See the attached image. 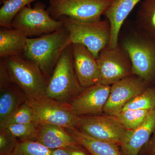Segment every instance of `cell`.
Returning <instances> with one entry per match:
<instances>
[{"mask_svg":"<svg viewBox=\"0 0 155 155\" xmlns=\"http://www.w3.org/2000/svg\"><path fill=\"white\" fill-rule=\"evenodd\" d=\"M67 130L92 155H122L118 145L93 138L76 128Z\"/></svg>","mask_w":155,"mask_h":155,"instance_id":"d6986e66","label":"cell"},{"mask_svg":"<svg viewBox=\"0 0 155 155\" xmlns=\"http://www.w3.org/2000/svg\"><path fill=\"white\" fill-rule=\"evenodd\" d=\"M152 148L153 153L155 152V134L153 139L152 142Z\"/></svg>","mask_w":155,"mask_h":155,"instance_id":"f546056e","label":"cell"},{"mask_svg":"<svg viewBox=\"0 0 155 155\" xmlns=\"http://www.w3.org/2000/svg\"><path fill=\"white\" fill-rule=\"evenodd\" d=\"M35 140L51 150L80 145L67 129L51 125H38Z\"/></svg>","mask_w":155,"mask_h":155,"instance_id":"2e32d148","label":"cell"},{"mask_svg":"<svg viewBox=\"0 0 155 155\" xmlns=\"http://www.w3.org/2000/svg\"><path fill=\"white\" fill-rule=\"evenodd\" d=\"M18 142L17 139L6 129H0V155H10Z\"/></svg>","mask_w":155,"mask_h":155,"instance_id":"4316f807","label":"cell"},{"mask_svg":"<svg viewBox=\"0 0 155 155\" xmlns=\"http://www.w3.org/2000/svg\"><path fill=\"white\" fill-rule=\"evenodd\" d=\"M12 82L22 90L26 100L45 96L48 80L37 66L24 56L1 58Z\"/></svg>","mask_w":155,"mask_h":155,"instance_id":"3957f363","label":"cell"},{"mask_svg":"<svg viewBox=\"0 0 155 155\" xmlns=\"http://www.w3.org/2000/svg\"><path fill=\"white\" fill-rule=\"evenodd\" d=\"M154 109L125 110L114 116L127 130H132L141 125Z\"/></svg>","mask_w":155,"mask_h":155,"instance_id":"7402d4cb","label":"cell"},{"mask_svg":"<svg viewBox=\"0 0 155 155\" xmlns=\"http://www.w3.org/2000/svg\"><path fill=\"white\" fill-rule=\"evenodd\" d=\"M153 155H155V152L153 153Z\"/></svg>","mask_w":155,"mask_h":155,"instance_id":"4dcf8cb0","label":"cell"},{"mask_svg":"<svg viewBox=\"0 0 155 155\" xmlns=\"http://www.w3.org/2000/svg\"><path fill=\"white\" fill-rule=\"evenodd\" d=\"M111 86L98 83L84 88L69 104L77 116L100 115L110 95Z\"/></svg>","mask_w":155,"mask_h":155,"instance_id":"7c38bea8","label":"cell"},{"mask_svg":"<svg viewBox=\"0 0 155 155\" xmlns=\"http://www.w3.org/2000/svg\"><path fill=\"white\" fill-rule=\"evenodd\" d=\"M78 117L77 127L79 130L97 139L121 144L127 129L114 116Z\"/></svg>","mask_w":155,"mask_h":155,"instance_id":"30bf717a","label":"cell"},{"mask_svg":"<svg viewBox=\"0 0 155 155\" xmlns=\"http://www.w3.org/2000/svg\"><path fill=\"white\" fill-rule=\"evenodd\" d=\"M58 20H61L69 31L71 44L83 45L96 59L101 51L109 44L111 28L108 20L83 22L66 16L60 17Z\"/></svg>","mask_w":155,"mask_h":155,"instance_id":"277c9868","label":"cell"},{"mask_svg":"<svg viewBox=\"0 0 155 155\" xmlns=\"http://www.w3.org/2000/svg\"><path fill=\"white\" fill-rule=\"evenodd\" d=\"M51 151L53 155H71L66 148L52 150Z\"/></svg>","mask_w":155,"mask_h":155,"instance_id":"f1b7e54d","label":"cell"},{"mask_svg":"<svg viewBox=\"0 0 155 155\" xmlns=\"http://www.w3.org/2000/svg\"><path fill=\"white\" fill-rule=\"evenodd\" d=\"M64 27L60 20L51 17L45 5L37 3L33 8L25 7L15 16L11 28L17 29L28 38L41 36L57 31Z\"/></svg>","mask_w":155,"mask_h":155,"instance_id":"52a82bcc","label":"cell"},{"mask_svg":"<svg viewBox=\"0 0 155 155\" xmlns=\"http://www.w3.org/2000/svg\"><path fill=\"white\" fill-rule=\"evenodd\" d=\"M140 0H114L104 15L110 25L111 33L108 46L116 47L119 44V32L122 24Z\"/></svg>","mask_w":155,"mask_h":155,"instance_id":"5bb4252c","label":"cell"},{"mask_svg":"<svg viewBox=\"0 0 155 155\" xmlns=\"http://www.w3.org/2000/svg\"><path fill=\"white\" fill-rule=\"evenodd\" d=\"M155 129V109L144 122L135 129L127 130L121 149L124 155H137Z\"/></svg>","mask_w":155,"mask_h":155,"instance_id":"9a60e30c","label":"cell"},{"mask_svg":"<svg viewBox=\"0 0 155 155\" xmlns=\"http://www.w3.org/2000/svg\"><path fill=\"white\" fill-rule=\"evenodd\" d=\"M38 127V125L35 123L12 124L3 129H6L20 141H23L35 140Z\"/></svg>","mask_w":155,"mask_h":155,"instance_id":"484cf974","label":"cell"},{"mask_svg":"<svg viewBox=\"0 0 155 155\" xmlns=\"http://www.w3.org/2000/svg\"><path fill=\"white\" fill-rule=\"evenodd\" d=\"M139 32L155 40V0H143L136 17Z\"/></svg>","mask_w":155,"mask_h":155,"instance_id":"ffe728a7","label":"cell"},{"mask_svg":"<svg viewBox=\"0 0 155 155\" xmlns=\"http://www.w3.org/2000/svg\"><path fill=\"white\" fill-rule=\"evenodd\" d=\"M84 89L75 74L70 45L62 53L49 78L45 96L60 102L69 104Z\"/></svg>","mask_w":155,"mask_h":155,"instance_id":"7a4b0ae2","label":"cell"},{"mask_svg":"<svg viewBox=\"0 0 155 155\" xmlns=\"http://www.w3.org/2000/svg\"><path fill=\"white\" fill-rule=\"evenodd\" d=\"M147 84L137 75H132L112 84L104 112L110 116H115L126 103L145 91Z\"/></svg>","mask_w":155,"mask_h":155,"instance_id":"8fae6325","label":"cell"},{"mask_svg":"<svg viewBox=\"0 0 155 155\" xmlns=\"http://www.w3.org/2000/svg\"><path fill=\"white\" fill-rule=\"evenodd\" d=\"M154 109H155V87L147 88L143 92L134 97L126 103L120 111Z\"/></svg>","mask_w":155,"mask_h":155,"instance_id":"603a6c76","label":"cell"},{"mask_svg":"<svg viewBox=\"0 0 155 155\" xmlns=\"http://www.w3.org/2000/svg\"><path fill=\"white\" fill-rule=\"evenodd\" d=\"M10 155H53L51 150L35 140L18 142Z\"/></svg>","mask_w":155,"mask_h":155,"instance_id":"cb8c5ba5","label":"cell"},{"mask_svg":"<svg viewBox=\"0 0 155 155\" xmlns=\"http://www.w3.org/2000/svg\"><path fill=\"white\" fill-rule=\"evenodd\" d=\"M114 0H49L47 9L51 17L58 19L63 16L76 21L94 22L101 17Z\"/></svg>","mask_w":155,"mask_h":155,"instance_id":"8992f818","label":"cell"},{"mask_svg":"<svg viewBox=\"0 0 155 155\" xmlns=\"http://www.w3.org/2000/svg\"><path fill=\"white\" fill-rule=\"evenodd\" d=\"M26 100L22 90L14 82L0 88V124Z\"/></svg>","mask_w":155,"mask_h":155,"instance_id":"ac0fdd59","label":"cell"},{"mask_svg":"<svg viewBox=\"0 0 155 155\" xmlns=\"http://www.w3.org/2000/svg\"><path fill=\"white\" fill-rule=\"evenodd\" d=\"M71 45L64 27L52 33L28 38L23 56L36 64L48 80L62 53Z\"/></svg>","mask_w":155,"mask_h":155,"instance_id":"6da1fadb","label":"cell"},{"mask_svg":"<svg viewBox=\"0 0 155 155\" xmlns=\"http://www.w3.org/2000/svg\"><path fill=\"white\" fill-rule=\"evenodd\" d=\"M99 83L110 85L133 74L130 57L122 45L111 48L108 45L100 52L97 59Z\"/></svg>","mask_w":155,"mask_h":155,"instance_id":"9c48e42d","label":"cell"},{"mask_svg":"<svg viewBox=\"0 0 155 155\" xmlns=\"http://www.w3.org/2000/svg\"><path fill=\"white\" fill-rule=\"evenodd\" d=\"M130 59L133 75L148 83L155 77V40L135 32L121 44Z\"/></svg>","mask_w":155,"mask_h":155,"instance_id":"5b68a950","label":"cell"},{"mask_svg":"<svg viewBox=\"0 0 155 155\" xmlns=\"http://www.w3.org/2000/svg\"><path fill=\"white\" fill-rule=\"evenodd\" d=\"M73 65L80 85L85 88L99 83L97 59L83 45L71 44Z\"/></svg>","mask_w":155,"mask_h":155,"instance_id":"4fadbf2b","label":"cell"},{"mask_svg":"<svg viewBox=\"0 0 155 155\" xmlns=\"http://www.w3.org/2000/svg\"><path fill=\"white\" fill-rule=\"evenodd\" d=\"M28 38L24 34L17 29L1 27L0 29L1 58L23 55Z\"/></svg>","mask_w":155,"mask_h":155,"instance_id":"e0dca14e","label":"cell"},{"mask_svg":"<svg viewBox=\"0 0 155 155\" xmlns=\"http://www.w3.org/2000/svg\"><path fill=\"white\" fill-rule=\"evenodd\" d=\"M66 149L71 155H87L84 152L78 147V146L70 147Z\"/></svg>","mask_w":155,"mask_h":155,"instance_id":"83f0119b","label":"cell"},{"mask_svg":"<svg viewBox=\"0 0 155 155\" xmlns=\"http://www.w3.org/2000/svg\"><path fill=\"white\" fill-rule=\"evenodd\" d=\"M35 123L33 111L26 101L0 124V129L12 124Z\"/></svg>","mask_w":155,"mask_h":155,"instance_id":"d4e9b609","label":"cell"},{"mask_svg":"<svg viewBox=\"0 0 155 155\" xmlns=\"http://www.w3.org/2000/svg\"><path fill=\"white\" fill-rule=\"evenodd\" d=\"M33 111L34 122L38 125H51L66 129L77 127L78 116L69 104H65L45 96L32 101L26 100Z\"/></svg>","mask_w":155,"mask_h":155,"instance_id":"ba28073f","label":"cell"},{"mask_svg":"<svg viewBox=\"0 0 155 155\" xmlns=\"http://www.w3.org/2000/svg\"><path fill=\"white\" fill-rule=\"evenodd\" d=\"M37 0H2L0 9V25L1 27L11 28V22L15 16L31 3Z\"/></svg>","mask_w":155,"mask_h":155,"instance_id":"44dd1931","label":"cell"}]
</instances>
